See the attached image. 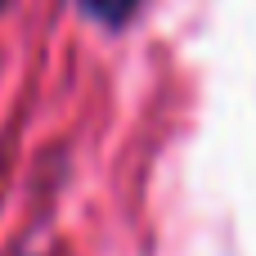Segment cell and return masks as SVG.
<instances>
[{
  "instance_id": "6da1fadb",
  "label": "cell",
  "mask_w": 256,
  "mask_h": 256,
  "mask_svg": "<svg viewBox=\"0 0 256 256\" xmlns=\"http://www.w3.org/2000/svg\"><path fill=\"white\" fill-rule=\"evenodd\" d=\"M76 4H81L86 18H94V22L108 27V32H122V27L135 18V9H140V0H76Z\"/></svg>"
},
{
  "instance_id": "3957f363",
  "label": "cell",
  "mask_w": 256,
  "mask_h": 256,
  "mask_svg": "<svg viewBox=\"0 0 256 256\" xmlns=\"http://www.w3.org/2000/svg\"><path fill=\"white\" fill-rule=\"evenodd\" d=\"M22 256H36V252H22Z\"/></svg>"
},
{
  "instance_id": "7a4b0ae2",
  "label": "cell",
  "mask_w": 256,
  "mask_h": 256,
  "mask_svg": "<svg viewBox=\"0 0 256 256\" xmlns=\"http://www.w3.org/2000/svg\"><path fill=\"white\" fill-rule=\"evenodd\" d=\"M4 4H9V0H0V9H4Z\"/></svg>"
}]
</instances>
